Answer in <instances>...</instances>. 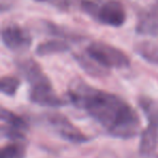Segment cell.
<instances>
[{"instance_id": "6da1fadb", "label": "cell", "mask_w": 158, "mask_h": 158, "mask_svg": "<svg viewBox=\"0 0 158 158\" xmlns=\"http://www.w3.org/2000/svg\"><path fill=\"white\" fill-rule=\"evenodd\" d=\"M68 97L77 108L86 110L114 138L132 139L140 132L136 112L118 95L94 89L77 78L68 86Z\"/></svg>"}, {"instance_id": "7a4b0ae2", "label": "cell", "mask_w": 158, "mask_h": 158, "mask_svg": "<svg viewBox=\"0 0 158 158\" xmlns=\"http://www.w3.org/2000/svg\"><path fill=\"white\" fill-rule=\"evenodd\" d=\"M81 9L99 23L112 27H120L126 22V11L117 0H104L94 2L82 0Z\"/></svg>"}, {"instance_id": "3957f363", "label": "cell", "mask_w": 158, "mask_h": 158, "mask_svg": "<svg viewBox=\"0 0 158 158\" xmlns=\"http://www.w3.org/2000/svg\"><path fill=\"white\" fill-rule=\"evenodd\" d=\"M87 54L104 68H125L130 65L129 57L123 51L105 42L90 44Z\"/></svg>"}, {"instance_id": "277c9868", "label": "cell", "mask_w": 158, "mask_h": 158, "mask_svg": "<svg viewBox=\"0 0 158 158\" xmlns=\"http://www.w3.org/2000/svg\"><path fill=\"white\" fill-rule=\"evenodd\" d=\"M1 133L12 142H24L25 134L28 130V125L20 116L8 110H1Z\"/></svg>"}, {"instance_id": "5b68a950", "label": "cell", "mask_w": 158, "mask_h": 158, "mask_svg": "<svg viewBox=\"0 0 158 158\" xmlns=\"http://www.w3.org/2000/svg\"><path fill=\"white\" fill-rule=\"evenodd\" d=\"M1 40L11 51H24L31 47V37L25 28L16 24H8L1 31Z\"/></svg>"}, {"instance_id": "8992f818", "label": "cell", "mask_w": 158, "mask_h": 158, "mask_svg": "<svg viewBox=\"0 0 158 158\" xmlns=\"http://www.w3.org/2000/svg\"><path fill=\"white\" fill-rule=\"evenodd\" d=\"M47 120L62 139L72 143H86L89 138L76 128L65 116L60 114H49Z\"/></svg>"}, {"instance_id": "52a82bcc", "label": "cell", "mask_w": 158, "mask_h": 158, "mask_svg": "<svg viewBox=\"0 0 158 158\" xmlns=\"http://www.w3.org/2000/svg\"><path fill=\"white\" fill-rule=\"evenodd\" d=\"M29 100L34 104L46 107H60L65 105V102L56 94L50 80L31 87Z\"/></svg>"}, {"instance_id": "ba28073f", "label": "cell", "mask_w": 158, "mask_h": 158, "mask_svg": "<svg viewBox=\"0 0 158 158\" xmlns=\"http://www.w3.org/2000/svg\"><path fill=\"white\" fill-rule=\"evenodd\" d=\"M15 65L21 75L29 82L31 87L49 80L48 77L44 74L39 64L31 57L16 59Z\"/></svg>"}, {"instance_id": "9c48e42d", "label": "cell", "mask_w": 158, "mask_h": 158, "mask_svg": "<svg viewBox=\"0 0 158 158\" xmlns=\"http://www.w3.org/2000/svg\"><path fill=\"white\" fill-rule=\"evenodd\" d=\"M135 31L140 35L158 36V5L152 6L141 12Z\"/></svg>"}, {"instance_id": "30bf717a", "label": "cell", "mask_w": 158, "mask_h": 158, "mask_svg": "<svg viewBox=\"0 0 158 158\" xmlns=\"http://www.w3.org/2000/svg\"><path fill=\"white\" fill-rule=\"evenodd\" d=\"M148 126L141 133L140 153L142 155L152 154L158 144V118L157 114L148 116Z\"/></svg>"}, {"instance_id": "8fae6325", "label": "cell", "mask_w": 158, "mask_h": 158, "mask_svg": "<svg viewBox=\"0 0 158 158\" xmlns=\"http://www.w3.org/2000/svg\"><path fill=\"white\" fill-rule=\"evenodd\" d=\"M134 52L143 60L158 65V44L152 41H139L134 44Z\"/></svg>"}, {"instance_id": "7c38bea8", "label": "cell", "mask_w": 158, "mask_h": 158, "mask_svg": "<svg viewBox=\"0 0 158 158\" xmlns=\"http://www.w3.org/2000/svg\"><path fill=\"white\" fill-rule=\"evenodd\" d=\"M69 50L67 42L63 40H49L38 44L36 48V54L38 56H47V55H54L60 53H65Z\"/></svg>"}, {"instance_id": "4fadbf2b", "label": "cell", "mask_w": 158, "mask_h": 158, "mask_svg": "<svg viewBox=\"0 0 158 158\" xmlns=\"http://www.w3.org/2000/svg\"><path fill=\"white\" fill-rule=\"evenodd\" d=\"M75 60L77 61V63L81 66V68L87 73V74L91 75V76H105L108 73L105 70V68H103V66H101L100 64H98L94 60H92L90 56H84V55H74Z\"/></svg>"}, {"instance_id": "5bb4252c", "label": "cell", "mask_w": 158, "mask_h": 158, "mask_svg": "<svg viewBox=\"0 0 158 158\" xmlns=\"http://www.w3.org/2000/svg\"><path fill=\"white\" fill-rule=\"evenodd\" d=\"M26 154V147L24 142H12L11 144L2 147L0 158H24Z\"/></svg>"}, {"instance_id": "9a60e30c", "label": "cell", "mask_w": 158, "mask_h": 158, "mask_svg": "<svg viewBox=\"0 0 158 158\" xmlns=\"http://www.w3.org/2000/svg\"><path fill=\"white\" fill-rule=\"evenodd\" d=\"M35 1L48 3L63 12H69L78 8H81L82 2V0H35Z\"/></svg>"}, {"instance_id": "2e32d148", "label": "cell", "mask_w": 158, "mask_h": 158, "mask_svg": "<svg viewBox=\"0 0 158 158\" xmlns=\"http://www.w3.org/2000/svg\"><path fill=\"white\" fill-rule=\"evenodd\" d=\"M21 81L20 79L13 76H5L1 78L0 82V90L3 94L12 97L16 93L18 89L20 88Z\"/></svg>"}, {"instance_id": "e0dca14e", "label": "cell", "mask_w": 158, "mask_h": 158, "mask_svg": "<svg viewBox=\"0 0 158 158\" xmlns=\"http://www.w3.org/2000/svg\"><path fill=\"white\" fill-rule=\"evenodd\" d=\"M46 28L51 35H55L63 38H68V39H78L79 38V36H77L76 34H72L67 29L63 28V27H59L56 25L52 24V23H46Z\"/></svg>"}, {"instance_id": "ac0fdd59", "label": "cell", "mask_w": 158, "mask_h": 158, "mask_svg": "<svg viewBox=\"0 0 158 158\" xmlns=\"http://www.w3.org/2000/svg\"><path fill=\"white\" fill-rule=\"evenodd\" d=\"M157 118H158V110H157Z\"/></svg>"}, {"instance_id": "d6986e66", "label": "cell", "mask_w": 158, "mask_h": 158, "mask_svg": "<svg viewBox=\"0 0 158 158\" xmlns=\"http://www.w3.org/2000/svg\"><path fill=\"white\" fill-rule=\"evenodd\" d=\"M155 158H158V156H157V157H155Z\"/></svg>"}]
</instances>
